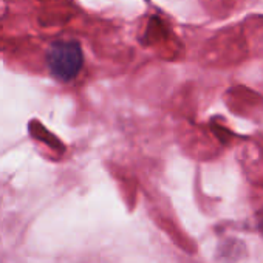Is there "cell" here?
<instances>
[{
	"instance_id": "1",
	"label": "cell",
	"mask_w": 263,
	"mask_h": 263,
	"mask_svg": "<svg viewBox=\"0 0 263 263\" xmlns=\"http://www.w3.org/2000/svg\"><path fill=\"white\" fill-rule=\"evenodd\" d=\"M84 64L82 48L76 41H56L47 51V65L59 81L74 79Z\"/></svg>"
}]
</instances>
